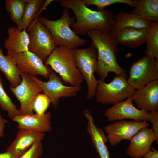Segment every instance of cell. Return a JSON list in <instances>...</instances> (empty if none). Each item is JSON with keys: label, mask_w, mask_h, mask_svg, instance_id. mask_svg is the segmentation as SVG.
<instances>
[{"label": "cell", "mask_w": 158, "mask_h": 158, "mask_svg": "<svg viewBox=\"0 0 158 158\" xmlns=\"http://www.w3.org/2000/svg\"><path fill=\"white\" fill-rule=\"evenodd\" d=\"M59 1L61 6L70 9L75 14L76 21L71 27L76 34L85 35L92 29L111 32L115 21L110 11L105 8L97 11L91 10L83 0Z\"/></svg>", "instance_id": "obj_1"}, {"label": "cell", "mask_w": 158, "mask_h": 158, "mask_svg": "<svg viewBox=\"0 0 158 158\" xmlns=\"http://www.w3.org/2000/svg\"><path fill=\"white\" fill-rule=\"evenodd\" d=\"M87 35L92 40L97 50V65L95 72L99 79L104 81L110 72L127 78V71L117 62L118 45L111 32L92 29L88 32Z\"/></svg>", "instance_id": "obj_2"}, {"label": "cell", "mask_w": 158, "mask_h": 158, "mask_svg": "<svg viewBox=\"0 0 158 158\" xmlns=\"http://www.w3.org/2000/svg\"><path fill=\"white\" fill-rule=\"evenodd\" d=\"M44 64L60 75L63 83L80 86L83 79L77 67L73 49L63 45L56 47Z\"/></svg>", "instance_id": "obj_3"}, {"label": "cell", "mask_w": 158, "mask_h": 158, "mask_svg": "<svg viewBox=\"0 0 158 158\" xmlns=\"http://www.w3.org/2000/svg\"><path fill=\"white\" fill-rule=\"evenodd\" d=\"M69 9L64 8L61 17L56 20H51L44 17L39 20L50 32L56 46L63 45L74 49L85 44L87 40L78 36L71 28L75 21V16H69Z\"/></svg>", "instance_id": "obj_4"}, {"label": "cell", "mask_w": 158, "mask_h": 158, "mask_svg": "<svg viewBox=\"0 0 158 158\" xmlns=\"http://www.w3.org/2000/svg\"><path fill=\"white\" fill-rule=\"evenodd\" d=\"M135 91L126 77L116 75L109 83L97 80L95 97L97 103L114 105L131 97Z\"/></svg>", "instance_id": "obj_5"}, {"label": "cell", "mask_w": 158, "mask_h": 158, "mask_svg": "<svg viewBox=\"0 0 158 158\" xmlns=\"http://www.w3.org/2000/svg\"><path fill=\"white\" fill-rule=\"evenodd\" d=\"M77 67L87 86V98L88 100L95 97L97 80L95 77L97 65V50L94 43L88 47L82 49H73Z\"/></svg>", "instance_id": "obj_6"}, {"label": "cell", "mask_w": 158, "mask_h": 158, "mask_svg": "<svg viewBox=\"0 0 158 158\" xmlns=\"http://www.w3.org/2000/svg\"><path fill=\"white\" fill-rule=\"evenodd\" d=\"M26 31L29 40L28 51L45 62L56 47L49 30L38 18L32 22Z\"/></svg>", "instance_id": "obj_7"}, {"label": "cell", "mask_w": 158, "mask_h": 158, "mask_svg": "<svg viewBox=\"0 0 158 158\" xmlns=\"http://www.w3.org/2000/svg\"><path fill=\"white\" fill-rule=\"evenodd\" d=\"M127 81L135 90L158 80V60L145 55L132 63Z\"/></svg>", "instance_id": "obj_8"}, {"label": "cell", "mask_w": 158, "mask_h": 158, "mask_svg": "<svg viewBox=\"0 0 158 158\" xmlns=\"http://www.w3.org/2000/svg\"><path fill=\"white\" fill-rule=\"evenodd\" d=\"M29 75L40 87L44 94L48 97L55 108L58 107L60 98L76 97L78 92L82 89L80 86L64 85L61 78L51 68L49 74V80L47 81H43L35 76Z\"/></svg>", "instance_id": "obj_9"}, {"label": "cell", "mask_w": 158, "mask_h": 158, "mask_svg": "<svg viewBox=\"0 0 158 158\" xmlns=\"http://www.w3.org/2000/svg\"><path fill=\"white\" fill-rule=\"evenodd\" d=\"M22 80L15 87L10 86V90L20 102V115L33 114L32 109L33 101L39 94L43 90L39 85L28 74L20 71Z\"/></svg>", "instance_id": "obj_10"}, {"label": "cell", "mask_w": 158, "mask_h": 158, "mask_svg": "<svg viewBox=\"0 0 158 158\" xmlns=\"http://www.w3.org/2000/svg\"><path fill=\"white\" fill-rule=\"evenodd\" d=\"M149 125L145 121L121 120L106 125L104 129L110 145L114 146L124 140H130L141 129Z\"/></svg>", "instance_id": "obj_11"}, {"label": "cell", "mask_w": 158, "mask_h": 158, "mask_svg": "<svg viewBox=\"0 0 158 158\" xmlns=\"http://www.w3.org/2000/svg\"><path fill=\"white\" fill-rule=\"evenodd\" d=\"M133 102L131 97L113 105L106 110L104 116L111 121L130 119L135 121L150 122L149 112L137 108Z\"/></svg>", "instance_id": "obj_12"}, {"label": "cell", "mask_w": 158, "mask_h": 158, "mask_svg": "<svg viewBox=\"0 0 158 158\" xmlns=\"http://www.w3.org/2000/svg\"><path fill=\"white\" fill-rule=\"evenodd\" d=\"M7 54L14 58L20 72L34 76L40 75L48 77L51 69L33 53L29 51L21 53L7 51Z\"/></svg>", "instance_id": "obj_13"}, {"label": "cell", "mask_w": 158, "mask_h": 158, "mask_svg": "<svg viewBox=\"0 0 158 158\" xmlns=\"http://www.w3.org/2000/svg\"><path fill=\"white\" fill-rule=\"evenodd\" d=\"M126 150V154L133 158H142L151 149L153 142L158 139L152 128L145 127L141 129L130 140Z\"/></svg>", "instance_id": "obj_14"}, {"label": "cell", "mask_w": 158, "mask_h": 158, "mask_svg": "<svg viewBox=\"0 0 158 158\" xmlns=\"http://www.w3.org/2000/svg\"><path fill=\"white\" fill-rule=\"evenodd\" d=\"M148 28L132 27L113 28L111 32L116 44L137 48L146 43Z\"/></svg>", "instance_id": "obj_15"}, {"label": "cell", "mask_w": 158, "mask_h": 158, "mask_svg": "<svg viewBox=\"0 0 158 158\" xmlns=\"http://www.w3.org/2000/svg\"><path fill=\"white\" fill-rule=\"evenodd\" d=\"M131 98L140 109L148 112L158 110V80L135 90Z\"/></svg>", "instance_id": "obj_16"}, {"label": "cell", "mask_w": 158, "mask_h": 158, "mask_svg": "<svg viewBox=\"0 0 158 158\" xmlns=\"http://www.w3.org/2000/svg\"><path fill=\"white\" fill-rule=\"evenodd\" d=\"M45 134L34 130L18 129L15 140L7 148L6 151L20 157L33 144L42 141Z\"/></svg>", "instance_id": "obj_17"}, {"label": "cell", "mask_w": 158, "mask_h": 158, "mask_svg": "<svg viewBox=\"0 0 158 158\" xmlns=\"http://www.w3.org/2000/svg\"><path fill=\"white\" fill-rule=\"evenodd\" d=\"M50 112L43 115L37 114L19 115L12 119L18 124V129H24L44 133L52 130Z\"/></svg>", "instance_id": "obj_18"}, {"label": "cell", "mask_w": 158, "mask_h": 158, "mask_svg": "<svg viewBox=\"0 0 158 158\" xmlns=\"http://www.w3.org/2000/svg\"><path fill=\"white\" fill-rule=\"evenodd\" d=\"M84 115L87 120V129L93 144L100 158H111L106 144L108 139L104 131L95 124L94 119L90 113L85 110Z\"/></svg>", "instance_id": "obj_19"}, {"label": "cell", "mask_w": 158, "mask_h": 158, "mask_svg": "<svg viewBox=\"0 0 158 158\" xmlns=\"http://www.w3.org/2000/svg\"><path fill=\"white\" fill-rule=\"evenodd\" d=\"M7 32L8 37L4 44L7 51L21 53L28 51L29 40L26 29L20 30L12 26L8 29Z\"/></svg>", "instance_id": "obj_20"}, {"label": "cell", "mask_w": 158, "mask_h": 158, "mask_svg": "<svg viewBox=\"0 0 158 158\" xmlns=\"http://www.w3.org/2000/svg\"><path fill=\"white\" fill-rule=\"evenodd\" d=\"M0 70L10 83V86L15 87L20 84L21 81L20 71L14 59L9 54L4 55L0 47Z\"/></svg>", "instance_id": "obj_21"}, {"label": "cell", "mask_w": 158, "mask_h": 158, "mask_svg": "<svg viewBox=\"0 0 158 158\" xmlns=\"http://www.w3.org/2000/svg\"><path fill=\"white\" fill-rule=\"evenodd\" d=\"M131 13L150 21L158 22V0H135Z\"/></svg>", "instance_id": "obj_22"}, {"label": "cell", "mask_w": 158, "mask_h": 158, "mask_svg": "<svg viewBox=\"0 0 158 158\" xmlns=\"http://www.w3.org/2000/svg\"><path fill=\"white\" fill-rule=\"evenodd\" d=\"M113 18L115 23L113 28L132 27L148 28L152 21L144 19L132 13L125 12L118 13L114 16Z\"/></svg>", "instance_id": "obj_23"}, {"label": "cell", "mask_w": 158, "mask_h": 158, "mask_svg": "<svg viewBox=\"0 0 158 158\" xmlns=\"http://www.w3.org/2000/svg\"><path fill=\"white\" fill-rule=\"evenodd\" d=\"M44 0H27L23 17L18 29L20 30L26 29L32 22L38 18V13L43 5Z\"/></svg>", "instance_id": "obj_24"}, {"label": "cell", "mask_w": 158, "mask_h": 158, "mask_svg": "<svg viewBox=\"0 0 158 158\" xmlns=\"http://www.w3.org/2000/svg\"><path fill=\"white\" fill-rule=\"evenodd\" d=\"M145 55L158 60V22L152 21L148 29Z\"/></svg>", "instance_id": "obj_25"}, {"label": "cell", "mask_w": 158, "mask_h": 158, "mask_svg": "<svg viewBox=\"0 0 158 158\" xmlns=\"http://www.w3.org/2000/svg\"><path fill=\"white\" fill-rule=\"evenodd\" d=\"M27 0H6L5 8L9 13L10 18L17 26L20 23Z\"/></svg>", "instance_id": "obj_26"}, {"label": "cell", "mask_w": 158, "mask_h": 158, "mask_svg": "<svg viewBox=\"0 0 158 158\" xmlns=\"http://www.w3.org/2000/svg\"><path fill=\"white\" fill-rule=\"evenodd\" d=\"M0 107L2 110L6 111L8 116L12 119L20 115L19 109L13 102L5 92L3 87L2 78L0 75Z\"/></svg>", "instance_id": "obj_27"}, {"label": "cell", "mask_w": 158, "mask_h": 158, "mask_svg": "<svg viewBox=\"0 0 158 158\" xmlns=\"http://www.w3.org/2000/svg\"><path fill=\"white\" fill-rule=\"evenodd\" d=\"M51 100L45 94L39 93L35 98L32 104V109L37 114L43 115L49 107Z\"/></svg>", "instance_id": "obj_28"}, {"label": "cell", "mask_w": 158, "mask_h": 158, "mask_svg": "<svg viewBox=\"0 0 158 158\" xmlns=\"http://www.w3.org/2000/svg\"><path fill=\"white\" fill-rule=\"evenodd\" d=\"M83 1L87 6L91 5L95 6L98 10H102L106 6L116 3L125 4L131 7H133V1L131 0H83Z\"/></svg>", "instance_id": "obj_29"}, {"label": "cell", "mask_w": 158, "mask_h": 158, "mask_svg": "<svg viewBox=\"0 0 158 158\" xmlns=\"http://www.w3.org/2000/svg\"><path fill=\"white\" fill-rule=\"evenodd\" d=\"M43 152L41 141L33 144L19 158H40Z\"/></svg>", "instance_id": "obj_30"}, {"label": "cell", "mask_w": 158, "mask_h": 158, "mask_svg": "<svg viewBox=\"0 0 158 158\" xmlns=\"http://www.w3.org/2000/svg\"><path fill=\"white\" fill-rule=\"evenodd\" d=\"M150 115V121L152 124V129L158 139V110L149 112Z\"/></svg>", "instance_id": "obj_31"}, {"label": "cell", "mask_w": 158, "mask_h": 158, "mask_svg": "<svg viewBox=\"0 0 158 158\" xmlns=\"http://www.w3.org/2000/svg\"><path fill=\"white\" fill-rule=\"evenodd\" d=\"M142 156L144 158H158V151L154 147Z\"/></svg>", "instance_id": "obj_32"}, {"label": "cell", "mask_w": 158, "mask_h": 158, "mask_svg": "<svg viewBox=\"0 0 158 158\" xmlns=\"http://www.w3.org/2000/svg\"><path fill=\"white\" fill-rule=\"evenodd\" d=\"M8 123V121L3 118L0 114V137H4V132L5 124Z\"/></svg>", "instance_id": "obj_33"}, {"label": "cell", "mask_w": 158, "mask_h": 158, "mask_svg": "<svg viewBox=\"0 0 158 158\" xmlns=\"http://www.w3.org/2000/svg\"><path fill=\"white\" fill-rule=\"evenodd\" d=\"M0 158H19V157L8 152L0 153Z\"/></svg>", "instance_id": "obj_34"}]
</instances>
